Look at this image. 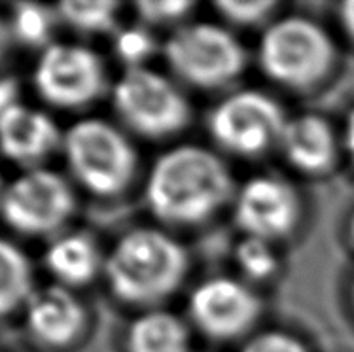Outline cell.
Here are the masks:
<instances>
[{"label":"cell","mask_w":354,"mask_h":352,"mask_svg":"<svg viewBox=\"0 0 354 352\" xmlns=\"http://www.w3.org/2000/svg\"><path fill=\"white\" fill-rule=\"evenodd\" d=\"M232 194V174L214 154L199 146H180L156 161L146 201L163 222L199 223L225 205Z\"/></svg>","instance_id":"6da1fadb"},{"label":"cell","mask_w":354,"mask_h":352,"mask_svg":"<svg viewBox=\"0 0 354 352\" xmlns=\"http://www.w3.org/2000/svg\"><path fill=\"white\" fill-rule=\"evenodd\" d=\"M188 254L158 230H135L118 241L104 261L112 292L127 303H156L178 288Z\"/></svg>","instance_id":"7a4b0ae2"},{"label":"cell","mask_w":354,"mask_h":352,"mask_svg":"<svg viewBox=\"0 0 354 352\" xmlns=\"http://www.w3.org/2000/svg\"><path fill=\"white\" fill-rule=\"evenodd\" d=\"M74 178L97 195H118L135 174L137 156L122 133L102 120H82L63 135Z\"/></svg>","instance_id":"3957f363"},{"label":"cell","mask_w":354,"mask_h":352,"mask_svg":"<svg viewBox=\"0 0 354 352\" xmlns=\"http://www.w3.org/2000/svg\"><path fill=\"white\" fill-rule=\"evenodd\" d=\"M333 44L317 23L286 17L271 25L260 42V65L269 78L296 89L315 86L333 63Z\"/></svg>","instance_id":"277c9868"},{"label":"cell","mask_w":354,"mask_h":352,"mask_svg":"<svg viewBox=\"0 0 354 352\" xmlns=\"http://www.w3.org/2000/svg\"><path fill=\"white\" fill-rule=\"evenodd\" d=\"M169 65L197 87L230 84L245 68L246 53L237 38L212 23L186 25L165 44Z\"/></svg>","instance_id":"5b68a950"},{"label":"cell","mask_w":354,"mask_h":352,"mask_svg":"<svg viewBox=\"0 0 354 352\" xmlns=\"http://www.w3.org/2000/svg\"><path fill=\"white\" fill-rule=\"evenodd\" d=\"M114 106L131 129L150 138L173 135L186 127L189 104L161 74L135 66L114 87Z\"/></svg>","instance_id":"8992f818"},{"label":"cell","mask_w":354,"mask_h":352,"mask_svg":"<svg viewBox=\"0 0 354 352\" xmlns=\"http://www.w3.org/2000/svg\"><path fill=\"white\" fill-rule=\"evenodd\" d=\"M74 194L61 174L29 169L0 195V216L25 235H48L63 228L74 212Z\"/></svg>","instance_id":"52a82bcc"},{"label":"cell","mask_w":354,"mask_h":352,"mask_svg":"<svg viewBox=\"0 0 354 352\" xmlns=\"http://www.w3.org/2000/svg\"><path fill=\"white\" fill-rule=\"evenodd\" d=\"M44 101L57 108H78L95 101L104 87V68L97 53L78 44L44 48L32 74Z\"/></svg>","instance_id":"ba28073f"},{"label":"cell","mask_w":354,"mask_h":352,"mask_svg":"<svg viewBox=\"0 0 354 352\" xmlns=\"http://www.w3.org/2000/svg\"><path fill=\"white\" fill-rule=\"evenodd\" d=\"M209 125L212 137L225 150L256 156L281 140L286 120L271 97L258 91H241L212 110Z\"/></svg>","instance_id":"9c48e42d"},{"label":"cell","mask_w":354,"mask_h":352,"mask_svg":"<svg viewBox=\"0 0 354 352\" xmlns=\"http://www.w3.org/2000/svg\"><path fill=\"white\" fill-rule=\"evenodd\" d=\"M260 309V299L232 279L203 282L189 299V311L197 326L216 339H233L245 333L256 322Z\"/></svg>","instance_id":"30bf717a"},{"label":"cell","mask_w":354,"mask_h":352,"mask_svg":"<svg viewBox=\"0 0 354 352\" xmlns=\"http://www.w3.org/2000/svg\"><path fill=\"white\" fill-rule=\"evenodd\" d=\"M299 216L294 189L282 180L258 176L239 192L235 220L248 237L271 241L288 235Z\"/></svg>","instance_id":"8fae6325"},{"label":"cell","mask_w":354,"mask_h":352,"mask_svg":"<svg viewBox=\"0 0 354 352\" xmlns=\"http://www.w3.org/2000/svg\"><path fill=\"white\" fill-rule=\"evenodd\" d=\"M25 322L42 345L61 349L73 343L86 326V311L66 286H46L25 303Z\"/></svg>","instance_id":"7c38bea8"},{"label":"cell","mask_w":354,"mask_h":352,"mask_svg":"<svg viewBox=\"0 0 354 352\" xmlns=\"http://www.w3.org/2000/svg\"><path fill=\"white\" fill-rule=\"evenodd\" d=\"M63 144L50 115L37 108L17 104L0 120V151L21 165H35Z\"/></svg>","instance_id":"4fadbf2b"},{"label":"cell","mask_w":354,"mask_h":352,"mask_svg":"<svg viewBox=\"0 0 354 352\" xmlns=\"http://www.w3.org/2000/svg\"><path fill=\"white\" fill-rule=\"evenodd\" d=\"M281 142L292 165L305 173L328 171L337 154L330 123L313 114L299 115L286 122Z\"/></svg>","instance_id":"5bb4252c"},{"label":"cell","mask_w":354,"mask_h":352,"mask_svg":"<svg viewBox=\"0 0 354 352\" xmlns=\"http://www.w3.org/2000/svg\"><path fill=\"white\" fill-rule=\"evenodd\" d=\"M44 263L59 282L84 286L101 269V254L95 241L86 233H71L53 241L44 254Z\"/></svg>","instance_id":"9a60e30c"},{"label":"cell","mask_w":354,"mask_h":352,"mask_svg":"<svg viewBox=\"0 0 354 352\" xmlns=\"http://www.w3.org/2000/svg\"><path fill=\"white\" fill-rule=\"evenodd\" d=\"M129 352H188L189 335L182 320L163 311H153L131 326Z\"/></svg>","instance_id":"2e32d148"},{"label":"cell","mask_w":354,"mask_h":352,"mask_svg":"<svg viewBox=\"0 0 354 352\" xmlns=\"http://www.w3.org/2000/svg\"><path fill=\"white\" fill-rule=\"evenodd\" d=\"M32 292V266L27 254L0 237V318L25 305Z\"/></svg>","instance_id":"e0dca14e"},{"label":"cell","mask_w":354,"mask_h":352,"mask_svg":"<svg viewBox=\"0 0 354 352\" xmlns=\"http://www.w3.org/2000/svg\"><path fill=\"white\" fill-rule=\"evenodd\" d=\"M53 10L42 4L32 2H21L15 4L12 21H10V35L14 36L17 42L29 48H48L53 25H55Z\"/></svg>","instance_id":"ac0fdd59"},{"label":"cell","mask_w":354,"mask_h":352,"mask_svg":"<svg viewBox=\"0 0 354 352\" xmlns=\"http://www.w3.org/2000/svg\"><path fill=\"white\" fill-rule=\"evenodd\" d=\"M59 15L71 27L82 33H104L116 23L118 4L110 0L101 2H63L59 4Z\"/></svg>","instance_id":"d6986e66"},{"label":"cell","mask_w":354,"mask_h":352,"mask_svg":"<svg viewBox=\"0 0 354 352\" xmlns=\"http://www.w3.org/2000/svg\"><path fill=\"white\" fill-rule=\"evenodd\" d=\"M237 261L241 269L256 281L268 279L275 273L277 258L268 241L246 237L237 246Z\"/></svg>","instance_id":"ffe728a7"},{"label":"cell","mask_w":354,"mask_h":352,"mask_svg":"<svg viewBox=\"0 0 354 352\" xmlns=\"http://www.w3.org/2000/svg\"><path fill=\"white\" fill-rule=\"evenodd\" d=\"M277 8L275 0H220L216 10L225 19L241 25H252L266 19Z\"/></svg>","instance_id":"44dd1931"},{"label":"cell","mask_w":354,"mask_h":352,"mask_svg":"<svg viewBox=\"0 0 354 352\" xmlns=\"http://www.w3.org/2000/svg\"><path fill=\"white\" fill-rule=\"evenodd\" d=\"M152 36L142 29H127L122 30L116 38V53L120 57L129 63L131 68L140 66V63L152 55L153 51Z\"/></svg>","instance_id":"7402d4cb"},{"label":"cell","mask_w":354,"mask_h":352,"mask_svg":"<svg viewBox=\"0 0 354 352\" xmlns=\"http://www.w3.org/2000/svg\"><path fill=\"white\" fill-rule=\"evenodd\" d=\"M194 8L189 0H140L137 2L138 15L150 23H169L180 19Z\"/></svg>","instance_id":"603a6c76"},{"label":"cell","mask_w":354,"mask_h":352,"mask_svg":"<svg viewBox=\"0 0 354 352\" xmlns=\"http://www.w3.org/2000/svg\"><path fill=\"white\" fill-rule=\"evenodd\" d=\"M241 352H307L305 346L288 333L269 331L248 341Z\"/></svg>","instance_id":"cb8c5ba5"},{"label":"cell","mask_w":354,"mask_h":352,"mask_svg":"<svg viewBox=\"0 0 354 352\" xmlns=\"http://www.w3.org/2000/svg\"><path fill=\"white\" fill-rule=\"evenodd\" d=\"M19 102V84L15 78H0V120Z\"/></svg>","instance_id":"d4e9b609"},{"label":"cell","mask_w":354,"mask_h":352,"mask_svg":"<svg viewBox=\"0 0 354 352\" xmlns=\"http://www.w3.org/2000/svg\"><path fill=\"white\" fill-rule=\"evenodd\" d=\"M341 23L347 29L348 36L354 40V0H348L341 6Z\"/></svg>","instance_id":"484cf974"},{"label":"cell","mask_w":354,"mask_h":352,"mask_svg":"<svg viewBox=\"0 0 354 352\" xmlns=\"http://www.w3.org/2000/svg\"><path fill=\"white\" fill-rule=\"evenodd\" d=\"M345 138H347L348 154H351V158H353L354 161V110L351 112V115H348L347 120V135H345Z\"/></svg>","instance_id":"4316f807"},{"label":"cell","mask_w":354,"mask_h":352,"mask_svg":"<svg viewBox=\"0 0 354 352\" xmlns=\"http://www.w3.org/2000/svg\"><path fill=\"white\" fill-rule=\"evenodd\" d=\"M10 27L6 23L0 19V59L4 57V53L8 50V42H10Z\"/></svg>","instance_id":"83f0119b"},{"label":"cell","mask_w":354,"mask_h":352,"mask_svg":"<svg viewBox=\"0 0 354 352\" xmlns=\"http://www.w3.org/2000/svg\"><path fill=\"white\" fill-rule=\"evenodd\" d=\"M351 233H353V239H354V216H353V222H351Z\"/></svg>","instance_id":"f1b7e54d"},{"label":"cell","mask_w":354,"mask_h":352,"mask_svg":"<svg viewBox=\"0 0 354 352\" xmlns=\"http://www.w3.org/2000/svg\"><path fill=\"white\" fill-rule=\"evenodd\" d=\"M0 195H2V178H0Z\"/></svg>","instance_id":"f546056e"}]
</instances>
